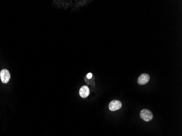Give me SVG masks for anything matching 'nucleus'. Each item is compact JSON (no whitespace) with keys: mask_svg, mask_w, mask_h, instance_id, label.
Masks as SVG:
<instances>
[{"mask_svg":"<svg viewBox=\"0 0 182 136\" xmlns=\"http://www.w3.org/2000/svg\"><path fill=\"white\" fill-rule=\"evenodd\" d=\"M1 80L3 83H7L8 82L11 78V74L8 70L3 69L0 72Z\"/></svg>","mask_w":182,"mask_h":136,"instance_id":"f03ea898","label":"nucleus"},{"mask_svg":"<svg viewBox=\"0 0 182 136\" xmlns=\"http://www.w3.org/2000/svg\"><path fill=\"white\" fill-rule=\"evenodd\" d=\"M140 116L142 119L146 122H150L153 119V116L150 110L144 109L141 111Z\"/></svg>","mask_w":182,"mask_h":136,"instance_id":"f257e3e1","label":"nucleus"},{"mask_svg":"<svg viewBox=\"0 0 182 136\" xmlns=\"http://www.w3.org/2000/svg\"><path fill=\"white\" fill-rule=\"evenodd\" d=\"M150 77L148 74H142L138 78V83L140 85H144L150 81Z\"/></svg>","mask_w":182,"mask_h":136,"instance_id":"20e7f679","label":"nucleus"},{"mask_svg":"<svg viewBox=\"0 0 182 136\" xmlns=\"http://www.w3.org/2000/svg\"><path fill=\"white\" fill-rule=\"evenodd\" d=\"M79 94L82 98H86L90 94V89L87 86H84L81 87L79 91Z\"/></svg>","mask_w":182,"mask_h":136,"instance_id":"39448f33","label":"nucleus"},{"mask_svg":"<svg viewBox=\"0 0 182 136\" xmlns=\"http://www.w3.org/2000/svg\"><path fill=\"white\" fill-rule=\"evenodd\" d=\"M122 106L121 102L119 100H113L110 102L109 105V110L111 111L119 110Z\"/></svg>","mask_w":182,"mask_h":136,"instance_id":"7ed1b4c3","label":"nucleus"},{"mask_svg":"<svg viewBox=\"0 0 182 136\" xmlns=\"http://www.w3.org/2000/svg\"><path fill=\"white\" fill-rule=\"evenodd\" d=\"M87 77L88 79H91L92 77V73H88L87 75Z\"/></svg>","mask_w":182,"mask_h":136,"instance_id":"423d86ee","label":"nucleus"}]
</instances>
